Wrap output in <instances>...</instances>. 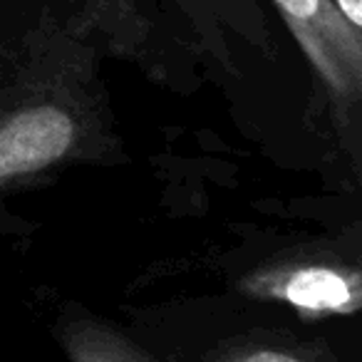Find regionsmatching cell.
Returning a JSON list of instances; mask_svg holds the SVG:
<instances>
[{
	"label": "cell",
	"instance_id": "6da1fadb",
	"mask_svg": "<svg viewBox=\"0 0 362 362\" xmlns=\"http://www.w3.org/2000/svg\"><path fill=\"white\" fill-rule=\"evenodd\" d=\"M273 6L332 100L342 107L357 105L362 95V30L345 21L332 0H273Z\"/></svg>",
	"mask_w": 362,
	"mask_h": 362
},
{
	"label": "cell",
	"instance_id": "7a4b0ae2",
	"mask_svg": "<svg viewBox=\"0 0 362 362\" xmlns=\"http://www.w3.org/2000/svg\"><path fill=\"white\" fill-rule=\"evenodd\" d=\"M241 291L256 300L283 303L303 317L352 315L362 305L357 268L332 261H283L248 273Z\"/></svg>",
	"mask_w": 362,
	"mask_h": 362
},
{
	"label": "cell",
	"instance_id": "3957f363",
	"mask_svg": "<svg viewBox=\"0 0 362 362\" xmlns=\"http://www.w3.org/2000/svg\"><path fill=\"white\" fill-rule=\"evenodd\" d=\"M77 139V124L60 105H33L0 124V184L60 161Z\"/></svg>",
	"mask_w": 362,
	"mask_h": 362
},
{
	"label": "cell",
	"instance_id": "277c9868",
	"mask_svg": "<svg viewBox=\"0 0 362 362\" xmlns=\"http://www.w3.org/2000/svg\"><path fill=\"white\" fill-rule=\"evenodd\" d=\"M70 362H154L127 337L97 320H75L60 330Z\"/></svg>",
	"mask_w": 362,
	"mask_h": 362
},
{
	"label": "cell",
	"instance_id": "5b68a950",
	"mask_svg": "<svg viewBox=\"0 0 362 362\" xmlns=\"http://www.w3.org/2000/svg\"><path fill=\"white\" fill-rule=\"evenodd\" d=\"M206 362H332L320 347L305 342L268 340V337H243L226 342L209 355Z\"/></svg>",
	"mask_w": 362,
	"mask_h": 362
},
{
	"label": "cell",
	"instance_id": "8992f818",
	"mask_svg": "<svg viewBox=\"0 0 362 362\" xmlns=\"http://www.w3.org/2000/svg\"><path fill=\"white\" fill-rule=\"evenodd\" d=\"M352 28L362 30V0H332Z\"/></svg>",
	"mask_w": 362,
	"mask_h": 362
}]
</instances>
